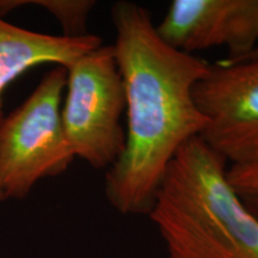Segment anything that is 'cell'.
Segmentation results:
<instances>
[{
	"label": "cell",
	"instance_id": "cell-4",
	"mask_svg": "<svg viewBox=\"0 0 258 258\" xmlns=\"http://www.w3.org/2000/svg\"><path fill=\"white\" fill-rule=\"evenodd\" d=\"M67 71L61 110L74 157L93 169L111 167L122 156L125 131L121 117L125 93L112 46H102L73 61Z\"/></svg>",
	"mask_w": 258,
	"mask_h": 258
},
{
	"label": "cell",
	"instance_id": "cell-5",
	"mask_svg": "<svg viewBox=\"0 0 258 258\" xmlns=\"http://www.w3.org/2000/svg\"><path fill=\"white\" fill-rule=\"evenodd\" d=\"M192 95L207 120L200 138L231 165L258 163V57L209 64Z\"/></svg>",
	"mask_w": 258,
	"mask_h": 258
},
{
	"label": "cell",
	"instance_id": "cell-10",
	"mask_svg": "<svg viewBox=\"0 0 258 258\" xmlns=\"http://www.w3.org/2000/svg\"><path fill=\"white\" fill-rule=\"evenodd\" d=\"M254 57H258V47L256 48V49H254V50L252 51V53L249 54V55H247V56H245L244 59H241V60H239V61L249 60V59H254ZM235 62H237V61H235Z\"/></svg>",
	"mask_w": 258,
	"mask_h": 258
},
{
	"label": "cell",
	"instance_id": "cell-3",
	"mask_svg": "<svg viewBox=\"0 0 258 258\" xmlns=\"http://www.w3.org/2000/svg\"><path fill=\"white\" fill-rule=\"evenodd\" d=\"M66 80V69L56 66L0 122V189L5 199H24L38 180L61 175L76 158L61 115Z\"/></svg>",
	"mask_w": 258,
	"mask_h": 258
},
{
	"label": "cell",
	"instance_id": "cell-8",
	"mask_svg": "<svg viewBox=\"0 0 258 258\" xmlns=\"http://www.w3.org/2000/svg\"><path fill=\"white\" fill-rule=\"evenodd\" d=\"M25 4H35L46 9L62 27L63 36L80 37L90 34L86 29L90 12L96 5L93 0H34Z\"/></svg>",
	"mask_w": 258,
	"mask_h": 258
},
{
	"label": "cell",
	"instance_id": "cell-6",
	"mask_svg": "<svg viewBox=\"0 0 258 258\" xmlns=\"http://www.w3.org/2000/svg\"><path fill=\"white\" fill-rule=\"evenodd\" d=\"M156 29L176 49L225 47L235 62L258 47V0H173Z\"/></svg>",
	"mask_w": 258,
	"mask_h": 258
},
{
	"label": "cell",
	"instance_id": "cell-2",
	"mask_svg": "<svg viewBox=\"0 0 258 258\" xmlns=\"http://www.w3.org/2000/svg\"><path fill=\"white\" fill-rule=\"evenodd\" d=\"M226 164L200 137L171 160L147 214L165 244L161 258H258V220Z\"/></svg>",
	"mask_w": 258,
	"mask_h": 258
},
{
	"label": "cell",
	"instance_id": "cell-1",
	"mask_svg": "<svg viewBox=\"0 0 258 258\" xmlns=\"http://www.w3.org/2000/svg\"><path fill=\"white\" fill-rule=\"evenodd\" d=\"M111 18L127 131L123 153L106 171L104 191L121 214H148L171 160L207 125L192 91L209 63L167 44L151 12L137 3H115Z\"/></svg>",
	"mask_w": 258,
	"mask_h": 258
},
{
	"label": "cell",
	"instance_id": "cell-9",
	"mask_svg": "<svg viewBox=\"0 0 258 258\" xmlns=\"http://www.w3.org/2000/svg\"><path fill=\"white\" fill-rule=\"evenodd\" d=\"M227 178L245 208L258 220V163L231 165Z\"/></svg>",
	"mask_w": 258,
	"mask_h": 258
},
{
	"label": "cell",
	"instance_id": "cell-7",
	"mask_svg": "<svg viewBox=\"0 0 258 258\" xmlns=\"http://www.w3.org/2000/svg\"><path fill=\"white\" fill-rule=\"evenodd\" d=\"M101 46L102 38L93 34L80 37L41 34L0 18V122L4 118L3 92L16 78L43 63H56L66 69Z\"/></svg>",
	"mask_w": 258,
	"mask_h": 258
},
{
	"label": "cell",
	"instance_id": "cell-11",
	"mask_svg": "<svg viewBox=\"0 0 258 258\" xmlns=\"http://www.w3.org/2000/svg\"><path fill=\"white\" fill-rule=\"evenodd\" d=\"M3 200H5V196H4V192H3V190L0 189V201H3Z\"/></svg>",
	"mask_w": 258,
	"mask_h": 258
}]
</instances>
